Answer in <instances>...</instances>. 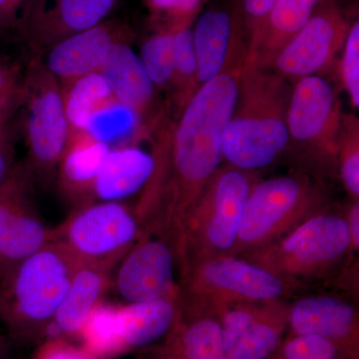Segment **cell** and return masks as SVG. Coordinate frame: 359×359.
<instances>
[{
	"mask_svg": "<svg viewBox=\"0 0 359 359\" xmlns=\"http://www.w3.org/2000/svg\"><path fill=\"white\" fill-rule=\"evenodd\" d=\"M242 67L201 85L183 109L165 111L154 137V168L134 210L142 236L176 244L187 219L219 168L224 132L238 98Z\"/></svg>",
	"mask_w": 359,
	"mask_h": 359,
	"instance_id": "6da1fadb",
	"label": "cell"
},
{
	"mask_svg": "<svg viewBox=\"0 0 359 359\" xmlns=\"http://www.w3.org/2000/svg\"><path fill=\"white\" fill-rule=\"evenodd\" d=\"M292 89L278 73L244 63L237 102L224 132V159L243 171L268 167L289 145Z\"/></svg>",
	"mask_w": 359,
	"mask_h": 359,
	"instance_id": "7a4b0ae2",
	"label": "cell"
},
{
	"mask_svg": "<svg viewBox=\"0 0 359 359\" xmlns=\"http://www.w3.org/2000/svg\"><path fill=\"white\" fill-rule=\"evenodd\" d=\"M80 263L56 240L21 261L0 280V321L23 346L40 344Z\"/></svg>",
	"mask_w": 359,
	"mask_h": 359,
	"instance_id": "3957f363",
	"label": "cell"
},
{
	"mask_svg": "<svg viewBox=\"0 0 359 359\" xmlns=\"http://www.w3.org/2000/svg\"><path fill=\"white\" fill-rule=\"evenodd\" d=\"M250 188L243 170L231 165L217 170L175 244L179 271L203 259L231 256Z\"/></svg>",
	"mask_w": 359,
	"mask_h": 359,
	"instance_id": "277c9868",
	"label": "cell"
},
{
	"mask_svg": "<svg viewBox=\"0 0 359 359\" xmlns=\"http://www.w3.org/2000/svg\"><path fill=\"white\" fill-rule=\"evenodd\" d=\"M179 273V304L203 313L219 314L226 306L245 302L280 299L292 287V283L237 256L203 259Z\"/></svg>",
	"mask_w": 359,
	"mask_h": 359,
	"instance_id": "5b68a950",
	"label": "cell"
},
{
	"mask_svg": "<svg viewBox=\"0 0 359 359\" xmlns=\"http://www.w3.org/2000/svg\"><path fill=\"white\" fill-rule=\"evenodd\" d=\"M351 248L346 219L320 212L283 238L241 257L295 283L332 271L341 263Z\"/></svg>",
	"mask_w": 359,
	"mask_h": 359,
	"instance_id": "8992f818",
	"label": "cell"
},
{
	"mask_svg": "<svg viewBox=\"0 0 359 359\" xmlns=\"http://www.w3.org/2000/svg\"><path fill=\"white\" fill-rule=\"evenodd\" d=\"M318 189L308 177L282 176L250 188L231 256L275 242L309 217L323 212Z\"/></svg>",
	"mask_w": 359,
	"mask_h": 359,
	"instance_id": "52a82bcc",
	"label": "cell"
},
{
	"mask_svg": "<svg viewBox=\"0 0 359 359\" xmlns=\"http://www.w3.org/2000/svg\"><path fill=\"white\" fill-rule=\"evenodd\" d=\"M27 162L33 178L52 180L56 174L71 133L58 80L47 70L41 56H34L25 73L22 106Z\"/></svg>",
	"mask_w": 359,
	"mask_h": 359,
	"instance_id": "ba28073f",
	"label": "cell"
},
{
	"mask_svg": "<svg viewBox=\"0 0 359 359\" xmlns=\"http://www.w3.org/2000/svg\"><path fill=\"white\" fill-rule=\"evenodd\" d=\"M141 236L135 212L118 201L80 205L54 229V240L82 264L116 266Z\"/></svg>",
	"mask_w": 359,
	"mask_h": 359,
	"instance_id": "9c48e42d",
	"label": "cell"
},
{
	"mask_svg": "<svg viewBox=\"0 0 359 359\" xmlns=\"http://www.w3.org/2000/svg\"><path fill=\"white\" fill-rule=\"evenodd\" d=\"M342 117L339 99L327 80L318 75L301 78L290 91L289 144L316 159L337 162Z\"/></svg>",
	"mask_w": 359,
	"mask_h": 359,
	"instance_id": "30bf717a",
	"label": "cell"
},
{
	"mask_svg": "<svg viewBox=\"0 0 359 359\" xmlns=\"http://www.w3.org/2000/svg\"><path fill=\"white\" fill-rule=\"evenodd\" d=\"M32 177L15 165L0 186V266L2 276L54 240L32 197Z\"/></svg>",
	"mask_w": 359,
	"mask_h": 359,
	"instance_id": "8fae6325",
	"label": "cell"
},
{
	"mask_svg": "<svg viewBox=\"0 0 359 359\" xmlns=\"http://www.w3.org/2000/svg\"><path fill=\"white\" fill-rule=\"evenodd\" d=\"M349 26L339 6L332 0H325L278 52L271 69L282 77L297 80L318 75L327 69L344 48Z\"/></svg>",
	"mask_w": 359,
	"mask_h": 359,
	"instance_id": "7c38bea8",
	"label": "cell"
},
{
	"mask_svg": "<svg viewBox=\"0 0 359 359\" xmlns=\"http://www.w3.org/2000/svg\"><path fill=\"white\" fill-rule=\"evenodd\" d=\"M112 285L127 304L156 301L178 294L173 243L160 236H142L121 259Z\"/></svg>",
	"mask_w": 359,
	"mask_h": 359,
	"instance_id": "4fadbf2b",
	"label": "cell"
},
{
	"mask_svg": "<svg viewBox=\"0 0 359 359\" xmlns=\"http://www.w3.org/2000/svg\"><path fill=\"white\" fill-rule=\"evenodd\" d=\"M289 304L282 299L245 302L219 311L226 359H268L289 323Z\"/></svg>",
	"mask_w": 359,
	"mask_h": 359,
	"instance_id": "5bb4252c",
	"label": "cell"
},
{
	"mask_svg": "<svg viewBox=\"0 0 359 359\" xmlns=\"http://www.w3.org/2000/svg\"><path fill=\"white\" fill-rule=\"evenodd\" d=\"M117 0H30L18 30L32 57L106 20Z\"/></svg>",
	"mask_w": 359,
	"mask_h": 359,
	"instance_id": "9a60e30c",
	"label": "cell"
},
{
	"mask_svg": "<svg viewBox=\"0 0 359 359\" xmlns=\"http://www.w3.org/2000/svg\"><path fill=\"white\" fill-rule=\"evenodd\" d=\"M238 2L231 8L216 6L198 18L193 30L200 85L228 68L244 65L248 47Z\"/></svg>",
	"mask_w": 359,
	"mask_h": 359,
	"instance_id": "2e32d148",
	"label": "cell"
},
{
	"mask_svg": "<svg viewBox=\"0 0 359 359\" xmlns=\"http://www.w3.org/2000/svg\"><path fill=\"white\" fill-rule=\"evenodd\" d=\"M131 39L128 26L119 20H106L52 45L42 54V62L59 83H67L99 72L111 48Z\"/></svg>",
	"mask_w": 359,
	"mask_h": 359,
	"instance_id": "e0dca14e",
	"label": "cell"
},
{
	"mask_svg": "<svg viewBox=\"0 0 359 359\" xmlns=\"http://www.w3.org/2000/svg\"><path fill=\"white\" fill-rule=\"evenodd\" d=\"M99 73L116 100L136 116L142 133L152 134L162 120L166 107L160 102L158 90L146 72L140 56L130 46V42L116 43Z\"/></svg>",
	"mask_w": 359,
	"mask_h": 359,
	"instance_id": "ac0fdd59",
	"label": "cell"
},
{
	"mask_svg": "<svg viewBox=\"0 0 359 359\" xmlns=\"http://www.w3.org/2000/svg\"><path fill=\"white\" fill-rule=\"evenodd\" d=\"M112 264H82L75 271L44 340H79L94 309L112 285ZM43 340V341H44Z\"/></svg>",
	"mask_w": 359,
	"mask_h": 359,
	"instance_id": "d6986e66",
	"label": "cell"
},
{
	"mask_svg": "<svg viewBox=\"0 0 359 359\" xmlns=\"http://www.w3.org/2000/svg\"><path fill=\"white\" fill-rule=\"evenodd\" d=\"M153 359H226L221 321L215 314L178 306L173 327Z\"/></svg>",
	"mask_w": 359,
	"mask_h": 359,
	"instance_id": "ffe728a7",
	"label": "cell"
},
{
	"mask_svg": "<svg viewBox=\"0 0 359 359\" xmlns=\"http://www.w3.org/2000/svg\"><path fill=\"white\" fill-rule=\"evenodd\" d=\"M289 323L297 335H318L339 346L355 339L358 313L353 304L339 297L316 295L290 306Z\"/></svg>",
	"mask_w": 359,
	"mask_h": 359,
	"instance_id": "44dd1931",
	"label": "cell"
},
{
	"mask_svg": "<svg viewBox=\"0 0 359 359\" xmlns=\"http://www.w3.org/2000/svg\"><path fill=\"white\" fill-rule=\"evenodd\" d=\"M178 306L179 292L156 301L117 306L114 328L120 355L166 337L173 327Z\"/></svg>",
	"mask_w": 359,
	"mask_h": 359,
	"instance_id": "7402d4cb",
	"label": "cell"
},
{
	"mask_svg": "<svg viewBox=\"0 0 359 359\" xmlns=\"http://www.w3.org/2000/svg\"><path fill=\"white\" fill-rule=\"evenodd\" d=\"M109 150L86 130L71 132L57 175L61 192L75 207L93 202L94 182Z\"/></svg>",
	"mask_w": 359,
	"mask_h": 359,
	"instance_id": "603a6c76",
	"label": "cell"
},
{
	"mask_svg": "<svg viewBox=\"0 0 359 359\" xmlns=\"http://www.w3.org/2000/svg\"><path fill=\"white\" fill-rule=\"evenodd\" d=\"M325 0H276L261 34L247 50L245 63L271 68L278 52L308 22Z\"/></svg>",
	"mask_w": 359,
	"mask_h": 359,
	"instance_id": "cb8c5ba5",
	"label": "cell"
},
{
	"mask_svg": "<svg viewBox=\"0 0 359 359\" xmlns=\"http://www.w3.org/2000/svg\"><path fill=\"white\" fill-rule=\"evenodd\" d=\"M154 168L152 155L133 146L109 150L97 173L94 199L118 201L142 190Z\"/></svg>",
	"mask_w": 359,
	"mask_h": 359,
	"instance_id": "d4e9b609",
	"label": "cell"
},
{
	"mask_svg": "<svg viewBox=\"0 0 359 359\" xmlns=\"http://www.w3.org/2000/svg\"><path fill=\"white\" fill-rule=\"evenodd\" d=\"M60 86L71 132L86 130L90 118L114 97L99 72Z\"/></svg>",
	"mask_w": 359,
	"mask_h": 359,
	"instance_id": "484cf974",
	"label": "cell"
},
{
	"mask_svg": "<svg viewBox=\"0 0 359 359\" xmlns=\"http://www.w3.org/2000/svg\"><path fill=\"white\" fill-rule=\"evenodd\" d=\"M175 71L171 90V102L167 107L181 110L200 88L198 63L194 45L193 30L181 28L175 32Z\"/></svg>",
	"mask_w": 359,
	"mask_h": 359,
	"instance_id": "4316f807",
	"label": "cell"
},
{
	"mask_svg": "<svg viewBox=\"0 0 359 359\" xmlns=\"http://www.w3.org/2000/svg\"><path fill=\"white\" fill-rule=\"evenodd\" d=\"M178 30V29H177ZM174 29L161 28L142 45L140 58L156 89L171 90L175 71Z\"/></svg>",
	"mask_w": 359,
	"mask_h": 359,
	"instance_id": "83f0119b",
	"label": "cell"
},
{
	"mask_svg": "<svg viewBox=\"0 0 359 359\" xmlns=\"http://www.w3.org/2000/svg\"><path fill=\"white\" fill-rule=\"evenodd\" d=\"M134 129L143 134L134 113L113 97L90 118L86 131L110 147L111 142L126 138Z\"/></svg>",
	"mask_w": 359,
	"mask_h": 359,
	"instance_id": "f1b7e54d",
	"label": "cell"
},
{
	"mask_svg": "<svg viewBox=\"0 0 359 359\" xmlns=\"http://www.w3.org/2000/svg\"><path fill=\"white\" fill-rule=\"evenodd\" d=\"M337 161L340 176L347 192L358 200L359 196V126L353 115L342 117Z\"/></svg>",
	"mask_w": 359,
	"mask_h": 359,
	"instance_id": "f546056e",
	"label": "cell"
},
{
	"mask_svg": "<svg viewBox=\"0 0 359 359\" xmlns=\"http://www.w3.org/2000/svg\"><path fill=\"white\" fill-rule=\"evenodd\" d=\"M25 74L18 66L0 57V129L7 128L11 116L22 106Z\"/></svg>",
	"mask_w": 359,
	"mask_h": 359,
	"instance_id": "4dcf8cb0",
	"label": "cell"
},
{
	"mask_svg": "<svg viewBox=\"0 0 359 359\" xmlns=\"http://www.w3.org/2000/svg\"><path fill=\"white\" fill-rule=\"evenodd\" d=\"M205 1L207 0H148V4L156 15L166 20V25L162 28L177 30L189 27Z\"/></svg>",
	"mask_w": 359,
	"mask_h": 359,
	"instance_id": "1f68e13d",
	"label": "cell"
},
{
	"mask_svg": "<svg viewBox=\"0 0 359 359\" xmlns=\"http://www.w3.org/2000/svg\"><path fill=\"white\" fill-rule=\"evenodd\" d=\"M341 61V78L354 108L359 107V23L349 26Z\"/></svg>",
	"mask_w": 359,
	"mask_h": 359,
	"instance_id": "d6a6232c",
	"label": "cell"
},
{
	"mask_svg": "<svg viewBox=\"0 0 359 359\" xmlns=\"http://www.w3.org/2000/svg\"><path fill=\"white\" fill-rule=\"evenodd\" d=\"M337 344L318 335H297L283 347V359H335Z\"/></svg>",
	"mask_w": 359,
	"mask_h": 359,
	"instance_id": "836d02e7",
	"label": "cell"
},
{
	"mask_svg": "<svg viewBox=\"0 0 359 359\" xmlns=\"http://www.w3.org/2000/svg\"><path fill=\"white\" fill-rule=\"evenodd\" d=\"M237 2L249 48L261 34L276 0H237Z\"/></svg>",
	"mask_w": 359,
	"mask_h": 359,
	"instance_id": "e575fe53",
	"label": "cell"
},
{
	"mask_svg": "<svg viewBox=\"0 0 359 359\" xmlns=\"http://www.w3.org/2000/svg\"><path fill=\"white\" fill-rule=\"evenodd\" d=\"M33 359H102L82 346L60 339L44 340Z\"/></svg>",
	"mask_w": 359,
	"mask_h": 359,
	"instance_id": "d590c367",
	"label": "cell"
},
{
	"mask_svg": "<svg viewBox=\"0 0 359 359\" xmlns=\"http://www.w3.org/2000/svg\"><path fill=\"white\" fill-rule=\"evenodd\" d=\"M29 4L30 0H0V34L18 29Z\"/></svg>",
	"mask_w": 359,
	"mask_h": 359,
	"instance_id": "8d00e7d4",
	"label": "cell"
},
{
	"mask_svg": "<svg viewBox=\"0 0 359 359\" xmlns=\"http://www.w3.org/2000/svg\"><path fill=\"white\" fill-rule=\"evenodd\" d=\"M15 167L14 148L7 128L0 129V186L8 178Z\"/></svg>",
	"mask_w": 359,
	"mask_h": 359,
	"instance_id": "74e56055",
	"label": "cell"
},
{
	"mask_svg": "<svg viewBox=\"0 0 359 359\" xmlns=\"http://www.w3.org/2000/svg\"><path fill=\"white\" fill-rule=\"evenodd\" d=\"M348 224L349 235H351V249L358 250L359 247V204L358 201L353 203L346 218Z\"/></svg>",
	"mask_w": 359,
	"mask_h": 359,
	"instance_id": "f35d334b",
	"label": "cell"
},
{
	"mask_svg": "<svg viewBox=\"0 0 359 359\" xmlns=\"http://www.w3.org/2000/svg\"><path fill=\"white\" fill-rule=\"evenodd\" d=\"M11 340L6 335L0 334V359H6L11 356Z\"/></svg>",
	"mask_w": 359,
	"mask_h": 359,
	"instance_id": "ab89813d",
	"label": "cell"
},
{
	"mask_svg": "<svg viewBox=\"0 0 359 359\" xmlns=\"http://www.w3.org/2000/svg\"><path fill=\"white\" fill-rule=\"evenodd\" d=\"M1 278H2V269H1V266H0V280H1Z\"/></svg>",
	"mask_w": 359,
	"mask_h": 359,
	"instance_id": "60d3db41",
	"label": "cell"
},
{
	"mask_svg": "<svg viewBox=\"0 0 359 359\" xmlns=\"http://www.w3.org/2000/svg\"><path fill=\"white\" fill-rule=\"evenodd\" d=\"M6 359H18V358H13V356L11 355V356H9V358H7Z\"/></svg>",
	"mask_w": 359,
	"mask_h": 359,
	"instance_id": "b9f144b4",
	"label": "cell"
}]
</instances>
